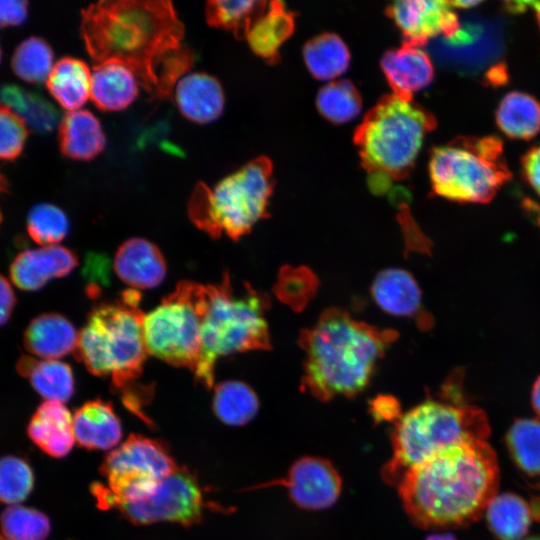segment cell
<instances>
[{"label": "cell", "instance_id": "cell-1", "mask_svg": "<svg viewBox=\"0 0 540 540\" xmlns=\"http://www.w3.org/2000/svg\"><path fill=\"white\" fill-rule=\"evenodd\" d=\"M80 33L96 64L127 66L152 99L169 98L194 62L170 1L105 0L82 10Z\"/></svg>", "mask_w": 540, "mask_h": 540}, {"label": "cell", "instance_id": "cell-2", "mask_svg": "<svg viewBox=\"0 0 540 540\" xmlns=\"http://www.w3.org/2000/svg\"><path fill=\"white\" fill-rule=\"evenodd\" d=\"M500 470L487 440L449 446L410 468L397 484L409 520L419 528H457L479 520L497 495Z\"/></svg>", "mask_w": 540, "mask_h": 540}, {"label": "cell", "instance_id": "cell-3", "mask_svg": "<svg viewBox=\"0 0 540 540\" xmlns=\"http://www.w3.org/2000/svg\"><path fill=\"white\" fill-rule=\"evenodd\" d=\"M397 337L395 330L356 320L343 309L325 310L314 325L300 333L302 389L324 402L358 395Z\"/></svg>", "mask_w": 540, "mask_h": 540}, {"label": "cell", "instance_id": "cell-4", "mask_svg": "<svg viewBox=\"0 0 540 540\" xmlns=\"http://www.w3.org/2000/svg\"><path fill=\"white\" fill-rule=\"evenodd\" d=\"M440 399L428 396L394 423L391 433L392 454L381 469L382 479L397 486L415 465L457 443L487 440L491 428L485 411L464 403L451 381Z\"/></svg>", "mask_w": 540, "mask_h": 540}, {"label": "cell", "instance_id": "cell-5", "mask_svg": "<svg viewBox=\"0 0 540 540\" xmlns=\"http://www.w3.org/2000/svg\"><path fill=\"white\" fill-rule=\"evenodd\" d=\"M139 303V292L128 289L117 300L94 306L74 350L90 373L111 378L114 387L122 391L126 407L148 354L143 337L145 314Z\"/></svg>", "mask_w": 540, "mask_h": 540}, {"label": "cell", "instance_id": "cell-6", "mask_svg": "<svg viewBox=\"0 0 540 540\" xmlns=\"http://www.w3.org/2000/svg\"><path fill=\"white\" fill-rule=\"evenodd\" d=\"M435 126L428 110L393 93L384 95L366 113L354 142L374 190L410 173L426 134Z\"/></svg>", "mask_w": 540, "mask_h": 540}, {"label": "cell", "instance_id": "cell-7", "mask_svg": "<svg viewBox=\"0 0 540 540\" xmlns=\"http://www.w3.org/2000/svg\"><path fill=\"white\" fill-rule=\"evenodd\" d=\"M269 302L250 285L235 293L229 274L222 281L205 285V304L201 327V353L196 381L205 388L214 382L215 363L219 357L271 347L265 312Z\"/></svg>", "mask_w": 540, "mask_h": 540}, {"label": "cell", "instance_id": "cell-8", "mask_svg": "<svg viewBox=\"0 0 540 540\" xmlns=\"http://www.w3.org/2000/svg\"><path fill=\"white\" fill-rule=\"evenodd\" d=\"M273 187L272 163L259 156L213 187L197 183L188 201L189 218L210 237L238 240L268 216Z\"/></svg>", "mask_w": 540, "mask_h": 540}, {"label": "cell", "instance_id": "cell-9", "mask_svg": "<svg viewBox=\"0 0 540 540\" xmlns=\"http://www.w3.org/2000/svg\"><path fill=\"white\" fill-rule=\"evenodd\" d=\"M433 192L448 200L485 203L511 178L496 137H458L430 155Z\"/></svg>", "mask_w": 540, "mask_h": 540}, {"label": "cell", "instance_id": "cell-10", "mask_svg": "<svg viewBox=\"0 0 540 540\" xmlns=\"http://www.w3.org/2000/svg\"><path fill=\"white\" fill-rule=\"evenodd\" d=\"M205 285L181 281L144 316L147 353L177 367L195 371L201 353Z\"/></svg>", "mask_w": 540, "mask_h": 540}, {"label": "cell", "instance_id": "cell-11", "mask_svg": "<svg viewBox=\"0 0 540 540\" xmlns=\"http://www.w3.org/2000/svg\"><path fill=\"white\" fill-rule=\"evenodd\" d=\"M178 467L163 442L131 434L100 466L107 485L95 482L91 493L100 509L109 510L114 503L143 498Z\"/></svg>", "mask_w": 540, "mask_h": 540}, {"label": "cell", "instance_id": "cell-12", "mask_svg": "<svg viewBox=\"0 0 540 540\" xmlns=\"http://www.w3.org/2000/svg\"><path fill=\"white\" fill-rule=\"evenodd\" d=\"M205 508L203 488L197 476L185 466H179L150 493L130 502L110 506L135 525L173 522L191 526L202 520Z\"/></svg>", "mask_w": 540, "mask_h": 540}, {"label": "cell", "instance_id": "cell-13", "mask_svg": "<svg viewBox=\"0 0 540 540\" xmlns=\"http://www.w3.org/2000/svg\"><path fill=\"white\" fill-rule=\"evenodd\" d=\"M286 488L292 503L307 511L324 510L334 505L342 492V478L334 464L320 456L298 458L282 478L256 486Z\"/></svg>", "mask_w": 540, "mask_h": 540}, {"label": "cell", "instance_id": "cell-14", "mask_svg": "<svg viewBox=\"0 0 540 540\" xmlns=\"http://www.w3.org/2000/svg\"><path fill=\"white\" fill-rule=\"evenodd\" d=\"M403 34L405 43L421 47L439 34L448 39L459 36L460 25L450 1L403 0L386 9Z\"/></svg>", "mask_w": 540, "mask_h": 540}, {"label": "cell", "instance_id": "cell-15", "mask_svg": "<svg viewBox=\"0 0 540 540\" xmlns=\"http://www.w3.org/2000/svg\"><path fill=\"white\" fill-rule=\"evenodd\" d=\"M78 264L76 254L59 245L20 252L10 265V278L20 289L36 291L50 280L68 275Z\"/></svg>", "mask_w": 540, "mask_h": 540}, {"label": "cell", "instance_id": "cell-16", "mask_svg": "<svg viewBox=\"0 0 540 540\" xmlns=\"http://www.w3.org/2000/svg\"><path fill=\"white\" fill-rule=\"evenodd\" d=\"M371 295L382 311L415 319L421 327H428L430 320L423 309L421 290L410 272L401 268L380 271L372 282Z\"/></svg>", "mask_w": 540, "mask_h": 540}, {"label": "cell", "instance_id": "cell-17", "mask_svg": "<svg viewBox=\"0 0 540 540\" xmlns=\"http://www.w3.org/2000/svg\"><path fill=\"white\" fill-rule=\"evenodd\" d=\"M393 94L404 100H413V95L428 86L434 77V68L429 56L420 48L402 43V46L387 51L380 62Z\"/></svg>", "mask_w": 540, "mask_h": 540}, {"label": "cell", "instance_id": "cell-18", "mask_svg": "<svg viewBox=\"0 0 540 540\" xmlns=\"http://www.w3.org/2000/svg\"><path fill=\"white\" fill-rule=\"evenodd\" d=\"M117 276L137 289L158 286L166 275V262L158 247L143 238H131L117 250L114 259Z\"/></svg>", "mask_w": 540, "mask_h": 540}, {"label": "cell", "instance_id": "cell-19", "mask_svg": "<svg viewBox=\"0 0 540 540\" xmlns=\"http://www.w3.org/2000/svg\"><path fill=\"white\" fill-rule=\"evenodd\" d=\"M174 100L181 114L198 124L217 120L225 105L220 82L204 72L184 75L174 88Z\"/></svg>", "mask_w": 540, "mask_h": 540}, {"label": "cell", "instance_id": "cell-20", "mask_svg": "<svg viewBox=\"0 0 540 540\" xmlns=\"http://www.w3.org/2000/svg\"><path fill=\"white\" fill-rule=\"evenodd\" d=\"M28 436L45 454L62 458L70 453L76 442L73 416L64 403L44 401L28 424Z\"/></svg>", "mask_w": 540, "mask_h": 540}, {"label": "cell", "instance_id": "cell-21", "mask_svg": "<svg viewBox=\"0 0 540 540\" xmlns=\"http://www.w3.org/2000/svg\"><path fill=\"white\" fill-rule=\"evenodd\" d=\"M76 442L88 450H109L122 438L121 421L110 402L96 399L84 403L73 415Z\"/></svg>", "mask_w": 540, "mask_h": 540}, {"label": "cell", "instance_id": "cell-22", "mask_svg": "<svg viewBox=\"0 0 540 540\" xmlns=\"http://www.w3.org/2000/svg\"><path fill=\"white\" fill-rule=\"evenodd\" d=\"M139 85L127 66L116 60H108L93 68L90 98L102 111H121L136 100Z\"/></svg>", "mask_w": 540, "mask_h": 540}, {"label": "cell", "instance_id": "cell-23", "mask_svg": "<svg viewBox=\"0 0 540 540\" xmlns=\"http://www.w3.org/2000/svg\"><path fill=\"white\" fill-rule=\"evenodd\" d=\"M77 340L74 326L57 313L38 315L31 320L23 335L25 349L46 360H56L74 352Z\"/></svg>", "mask_w": 540, "mask_h": 540}, {"label": "cell", "instance_id": "cell-24", "mask_svg": "<svg viewBox=\"0 0 540 540\" xmlns=\"http://www.w3.org/2000/svg\"><path fill=\"white\" fill-rule=\"evenodd\" d=\"M60 151L73 160L89 161L101 154L106 136L98 118L89 110L70 111L58 130Z\"/></svg>", "mask_w": 540, "mask_h": 540}, {"label": "cell", "instance_id": "cell-25", "mask_svg": "<svg viewBox=\"0 0 540 540\" xmlns=\"http://www.w3.org/2000/svg\"><path fill=\"white\" fill-rule=\"evenodd\" d=\"M294 30V15L281 1H271L250 27L246 40L252 51L267 63L279 58V48Z\"/></svg>", "mask_w": 540, "mask_h": 540}, {"label": "cell", "instance_id": "cell-26", "mask_svg": "<svg viewBox=\"0 0 540 540\" xmlns=\"http://www.w3.org/2000/svg\"><path fill=\"white\" fill-rule=\"evenodd\" d=\"M92 73L88 65L74 57L58 60L46 80V87L64 109L79 110L91 96Z\"/></svg>", "mask_w": 540, "mask_h": 540}, {"label": "cell", "instance_id": "cell-27", "mask_svg": "<svg viewBox=\"0 0 540 540\" xmlns=\"http://www.w3.org/2000/svg\"><path fill=\"white\" fill-rule=\"evenodd\" d=\"M34 390L46 401L67 402L74 393V377L69 364L59 360L39 361L22 356L16 365Z\"/></svg>", "mask_w": 540, "mask_h": 540}, {"label": "cell", "instance_id": "cell-28", "mask_svg": "<svg viewBox=\"0 0 540 540\" xmlns=\"http://www.w3.org/2000/svg\"><path fill=\"white\" fill-rule=\"evenodd\" d=\"M485 514L488 527L498 540H522L533 518L530 505L510 492L497 494L489 502Z\"/></svg>", "mask_w": 540, "mask_h": 540}, {"label": "cell", "instance_id": "cell-29", "mask_svg": "<svg viewBox=\"0 0 540 540\" xmlns=\"http://www.w3.org/2000/svg\"><path fill=\"white\" fill-rule=\"evenodd\" d=\"M0 99L8 105L34 132H51L59 121V112L46 98L18 85H5L0 89Z\"/></svg>", "mask_w": 540, "mask_h": 540}, {"label": "cell", "instance_id": "cell-30", "mask_svg": "<svg viewBox=\"0 0 540 540\" xmlns=\"http://www.w3.org/2000/svg\"><path fill=\"white\" fill-rule=\"evenodd\" d=\"M303 58L309 72L315 78L332 80L347 70L350 53L338 35L323 33L304 45Z\"/></svg>", "mask_w": 540, "mask_h": 540}, {"label": "cell", "instance_id": "cell-31", "mask_svg": "<svg viewBox=\"0 0 540 540\" xmlns=\"http://www.w3.org/2000/svg\"><path fill=\"white\" fill-rule=\"evenodd\" d=\"M213 411L224 424L242 426L257 415L259 399L254 390L241 381H225L214 389Z\"/></svg>", "mask_w": 540, "mask_h": 540}, {"label": "cell", "instance_id": "cell-32", "mask_svg": "<svg viewBox=\"0 0 540 540\" xmlns=\"http://www.w3.org/2000/svg\"><path fill=\"white\" fill-rule=\"evenodd\" d=\"M496 119L506 135L532 138L540 130V103L527 94L511 92L502 99Z\"/></svg>", "mask_w": 540, "mask_h": 540}, {"label": "cell", "instance_id": "cell-33", "mask_svg": "<svg viewBox=\"0 0 540 540\" xmlns=\"http://www.w3.org/2000/svg\"><path fill=\"white\" fill-rule=\"evenodd\" d=\"M515 465L529 476H540V419L518 418L505 435Z\"/></svg>", "mask_w": 540, "mask_h": 540}, {"label": "cell", "instance_id": "cell-34", "mask_svg": "<svg viewBox=\"0 0 540 540\" xmlns=\"http://www.w3.org/2000/svg\"><path fill=\"white\" fill-rule=\"evenodd\" d=\"M266 1L212 0L205 4L207 23L215 28L233 32L238 39L246 35L259 16L267 9Z\"/></svg>", "mask_w": 540, "mask_h": 540}, {"label": "cell", "instance_id": "cell-35", "mask_svg": "<svg viewBox=\"0 0 540 540\" xmlns=\"http://www.w3.org/2000/svg\"><path fill=\"white\" fill-rule=\"evenodd\" d=\"M54 53L46 40L32 36L14 50L11 66L14 73L29 83L46 81L53 68Z\"/></svg>", "mask_w": 540, "mask_h": 540}, {"label": "cell", "instance_id": "cell-36", "mask_svg": "<svg viewBox=\"0 0 540 540\" xmlns=\"http://www.w3.org/2000/svg\"><path fill=\"white\" fill-rule=\"evenodd\" d=\"M316 106L327 120L341 124L354 119L361 111L362 100L349 80L332 81L317 93Z\"/></svg>", "mask_w": 540, "mask_h": 540}, {"label": "cell", "instance_id": "cell-37", "mask_svg": "<svg viewBox=\"0 0 540 540\" xmlns=\"http://www.w3.org/2000/svg\"><path fill=\"white\" fill-rule=\"evenodd\" d=\"M50 529L49 518L34 508L13 505L0 516V530L6 540H45Z\"/></svg>", "mask_w": 540, "mask_h": 540}, {"label": "cell", "instance_id": "cell-38", "mask_svg": "<svg viewBox=\"0 0 540 540\" xmlns=\"http://www.w3.org/2000/svg\"><path fill=\"white\" fill-rule=\"evenodd\" d=\"M27 231L40 245H57L68 234L69 220L61 208L50 203H39L28 212Z\"/></svg>", "mask_w": 540, "mask_h": 540}, {"label": "cell", "instance_id": "cell-39", "mask_svg": "<svg viewBox=\"0 0 540 540\" xmlns=\"http://www.w3.org/2000/svg\"><path fill=\"white\" fill-rule=\"evenodd\" d=\"M34 487V474L23 458L9 455L0 458V502L19 505Z\"/></svg>", "mask_w": 540, "mask_h": 540}, {"label": "cell", "instance_id": "cell-40", "mask_svg": "<svg viewBox=\"0 0 540 540\" xmlns=\"http://www.w3.org/2000/svg\"><path fill=\"white\" fill-rule=\"evenodd\" d=\"M28 136L24 121L6 104L0 103V159L14 160Z\"/></svg>", "mask_w": 540, "mask_h": 540}, {"label": "cell", "instance_id": "cell-41", "mask_svg": "<svg viewBox=\"0 0 540 540\" xmlns=\"http://www.w3.org/2000/svg\"><path fill=\"white\" fill-rule=\"evenodd\" d=\"M371 416L376 423L392 422L402 415L398 401L389 395H379L370 404Z\"/></svg>", "mask_w": 540, "mask_h": 540}, {"label": "cell", "instance_id": "cell-42", "mask_svg": "<svg viewBox=\"0 0 540 540\" xmlns=\"http://www.w3.org/2000/svg\"><path fill=\"white\" fill-rule=\"evenodd\" d=\"M27 6L28 2L24 0H0V28L23 23Z\"/></svg>", "mask_w": 540, "mask_h": 540}, {"label": "cell", "instance_id": "cell-43", "mask_svg": "<svg viewBox=\"0 0 540 540\" xmlns=\"http://www.w3.org/2000/svg\"><path fill=\"white\" fill-rule=\"evenodd\" d=\"M16 305V296L10 282L0 274V327L5 325Z\"/></svg>", "mask_w": 540, "mask_h": 540}, {"label": "cell", "instance_id": "cell-44", "mask_svg": "<svg viewBox=\"0 0 540 540\" xmlns=\"http://www.w3.org/2000/svg\"><path fill=\"white\" fill-rule=\"evenodd\" d=\"M526 179L540 196V147L530 150L523 159Z\"/></svg>", "mask_w": 540, "mask_h": 540}, {"label": "cell", "instance_id": "cell-45", "mask_svg": "<svg viewBox=\"0 0 540 540\" xmlns=\"http://www.w3.org/2000/svg\"><path fill=\"white\" fill-rule=\"evenodd\" d=\"M531 404H532L533 410L540 418V375L537 377V379L535 380L532 386Z\"/></svg>", "mask_w": 540, "mask_h": 540}, {"label": "cell", "instance_id": "cell-46", "mask_svg": "<svg viewBox=\"0 0 540 540\" xmlns=\"http://www.w3.org/2000/svg\"><path fill=\"white\" fill-rule=\"evenodd\" d=\"M424 540H457L450 533H434L428 535Z\"/></svg>", "mask_w": 540, "mask_h": 540}, {"label": "cell", "instance_id": "cell-47", "mask_svg": "<svg viewBox=\"0 0 540 540\" xmlns=\"http://www.w3.org/2000/svg\"><path fill=\"white\" fill-rule=\"evenodd\" d=\"M530 507L533 517L540 521V495L532 500Z\"/></svg>", "mask_w": 540, "mask_h": 540}, {"label": "cell", "instance_id": "cell-48", "mask_svg": "<svg viewBox=\"0 0 540 540\" xmlns=\"http://www.w3.org/2000/svg\"><path fill=\"white\" fill-rule=\"evenodd\" d=\"M479 1H450V4L453 8H470L479 4Z\"/></svg>", "mask_w": 540, "mask_h": 540}, {"label": "cell", "instance_id": "cell-49", "mask_svg": "<svg viewBox=\"0 0 540 540\" xmlns=\"http://www.w3.org/2000/svg\"><path fill=\"white\" fill-rule=\"evenodd\" d=\"M9 189V182L4 174L0 172V192H7Z\"/></svg>", "mask_w": 540, "mask_h": 540}, {"label": "cell", "instance_id": "cell-50", "mask_svg": "<svg viewBox=\"0 0 540 540\" xmlns=\"http://www.w3.org/2000/svg\"><path fill=\"white\" fill-rule=\"evenodd\" d=\"M526 3L533 7V9L536 12L539 24H540V1H532V2H526Z\"/></svg>", "mask_w": 540, "mask_h": 540}, {"label": "cell", "instance_id": "cell-51", "mask_svg": "<svg viewBox=\"0 0 540 540\" xmlns=\"http://www.w3.org/2000/svg\"><path fill=\"white\" fill-rule=\"evenodd\" d=\"M525 540H540V536L530 537V538H527Z\"/></svg>", "mask_w": 540, "mask_h": 540}, {"label": "cell", "instance_id": "cell-52", "mask_svg": "<svg viewBox=\"0 0 540 540\" xmlns=\"http://www.w3.org/2000/svg\"><path fill=\"white\" fill-rule=\"evenodd\" d=\"M0 540H6V539L2 536V534H0Z\"/></svg>", "mask_w": 540, "mask_h": 540}, {"label": "cell", "instance_id": "cell-53", "mask_svg": "<svg viewBox=\"0 0 540 540\" xmlns=\"http://www.w3.org/2000/svg\"><path fill=\"white\" fill-rule=\"evenodd\" d=\"M0 59H1V48H0Z\"/></svg>", "mask_w": 540, "mask_h": 540}, {"label": "cell", "instance_id": "cell-54", "mask_svg": "<svg viewBox=\"0 0 540 540\" xmlns=\"http://www.w3.org/2000/svg\"><path fill=\"white\" fill-rule=\"evenodd\" d=\"M539 224H540V219H539Z\"/></svg>", "mask_w": 540, "mask_h": 540}]
</instances>
